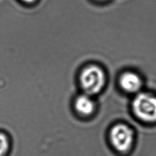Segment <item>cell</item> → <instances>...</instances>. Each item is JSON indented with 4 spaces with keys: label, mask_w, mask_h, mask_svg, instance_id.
<instances>
[{
    "label": "cell",
    "mask_w": 156,
    "mask_h": 156,
    "mask_svg": "<svg viewBox=\"0 0 156 156\" xmlns=\"http://www.w3.org/2000/svg\"><path fill=\"white\" fill-rule=\"evenodd\" d=\"M131 109L135 117L145 124L156 123V95L141 91L133 96Z\"/></svg>",
    "instance_id": "cell-1"
},
{
    "label": "cell",
    "mask_w": 156,
    "mask_h": 156,
    "mask_svg": "<svg viewBox=\"0 0 156 156\" xmlns=\"http://www.w3.org/2000/svg\"><path fill=\"white\" fill-rule=\"evenodd\" d=\"M80 83L85 94L90 96L97 94L105 85V73L98 66H88L80 73Z\"/></svg>",
    "instance_id": "cell-2"
},
{
    "label": "cell",
    "mask_w": 156,
    "mask_h": 156,
    "mask_svg": "<svg viewBox=\"0 0 156 156\" xmlns=\"http://www.w3.org/2000/svg\"><path fill=\"white\" fill-rule=\"evenodd\" d=\"M110 140L116 151L120 153H126L129 151L134 143L135 133L129 125L118 123L111 129Z\"/></svg>",
    "instance_id": "cell-3"
},
{
    "label": "cell",
    "mask_w": 156,
    "mask_h": 156,
    "mask_svg": "<svg viewBox=\"0 0 156 156\" xmlns=\"http://www.w3.org/2000/svg\"><path fill=\"white\" fill-rule=\"evenodd\" d=\"M119 84L121 89L125 92L134 96L142 91L143 80L137 73L133 71H127L120 76Z\"/></svg>",
    "instance_id": "cell-4"
},
{
    "label": "cell",
    "mask_w": 156,
    "mask_h": 156,
    "mask_svg": "<svg viewBox=\"0 0 156 156\" xmlns=\"http://www.w3.org/2000/svg\"><path fill=\"white\" fill-rule=\"evenodd\" d=\"M94 103L90 96L83 94L79 96L75 101V108L78 113L83 115H89L94 110Z\"/></svg>",
    "instance_id": "cell-5"
},
{
    "label": "cell",
    "mask_w": 156,
    "mask_h": 156,
    "mask_svg": "<svg viewBox=\"0 0 156 156\" xmlns=\"http://www.w3.org/2000/svg\"><path fill=\"white\" fill-rule=\"evenodd\" d=\"M9 147V143L7 136L0 132V156H4L6 154Z\"/></svg>",
    "instance_id": "cell-6"
},
{
    "label": "cell",
    "mask_w": 156,
    "mask_h": 156,
    "mask_svg": "<svg viewBox=\"0 0 156 156\" xmlns=\"http://www.w3.org/2000/svg\"><path fill=\"white\" fill-rule=\"evenodd\" d=\"M21 1H23V2H26V3H28V4H29V3L34 2L35 0H21Z\"/></svg>",
    "instance_id": "cell-7"
},
{
    "label": "cell",
    "mask_w": 156,
    "mask_h": 156,
    "mask_svg": "<svg viewBox=\"0 0 156 156\" xmlns=\"http://www.w3.org/2000/svg\"><path fill=\"white\" fill-rule=\"evenodd\" d=\"M98 1H107V0H98Z\"/></svg>",
    "instance_id": "cell-8"
}]
</instances>
